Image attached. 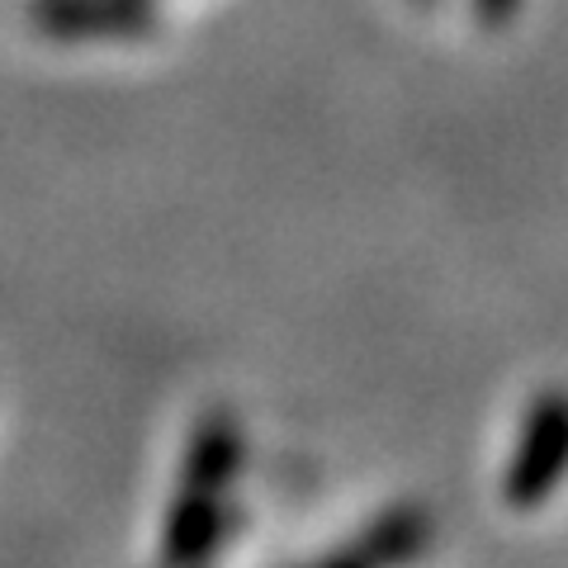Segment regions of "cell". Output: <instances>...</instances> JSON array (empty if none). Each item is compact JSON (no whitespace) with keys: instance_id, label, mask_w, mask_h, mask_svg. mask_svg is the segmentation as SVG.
Masks as SVG:
<instances>
[{"instance_id":"2","label":"cell","mask_w":568,"mask_h":568,"mask_svg":"<svg viewBox=\"0 0 568 568\" xmlns=\"http://www.w3.org/2000/svg\"><path fill=\"white\" fill-rule=\"evenodd\" d=\"M29 20L52 39H133L156 10L152 0H29Z\"/></svg>"},{"instance_id":"3","label":"cell","mask_w":568,"mask_h":568,"mask_svg":"<svg viewBox=\"0 0 568 568\" xmlns=\"http://www.w3.org/2000/svg\"><path fill=\"white\" fill-rule=\"evenodd\" d=\"M227 536V507L223 493H200V488H181L166 511V540H162V559L166 564H200Z\"/></svg>"},{"instance_id":"6","label":"cell","mask_w":568,"mask_h":568,"mask_svg":"<svg viewBox=\"0 0 568 568\" xmlns=\"http://www.w3.org/2000/svg\"><path fill=\"white\" fill-rule=\"evenodd\" d=\"M521 10V0H474V14H478V24H488V29H503L511 14Z\"/></svg>"},{"instance_id":"1","label":"cell","mask_w":568,"mask_h":568,"mask_svg":"<svg viewBox=\"0 0 568 568\" xmlns=\"http://www.w3.org/2000/svg\"><path fill=\"white\" fill-rule=\"evenodd\" d=\"M564 474H568V394L564 388H545L521 422L503 493L517 511H530L564 484Z\"/></svg>"},{"instance_id":"5","label":"cell","mask_w":568,"mask_h":568,"mask_svg":"<svg viewBox=\"0 0 568 568\" xmlns=\"http://www.w3.org/2000/svg\"><path fill=\"white\" fill-rule=\"evenodd\" d=\"M432 545V517L422 507H394L384 511L361 536V545H351L336 555V564H351V568H379V564H403V559H417L426 555Z\"/></svg>"},{"instance_id":"4","label":"cell","mask_w":568,"mask_h":568,"mask_svg":"<svg viewBox=\"0 0 568 568\" xmlns=\"http://www.w3.org/2000/svg\"><path fill=\"white\" fill-rule=\"evenodd\" d=\"M242 469V432L233 413H209L190 436L185 450V469H181V488H200V493H227Z\"/></svg>"}]
</instances>
